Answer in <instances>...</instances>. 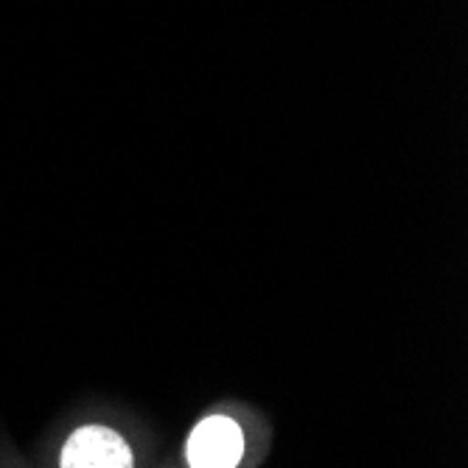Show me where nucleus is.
I'll return each mask as SVG.
<instances>
[{
    "instance_id": "f257e3e1",
    "label": "nucleus",
    "mask_w": 468,
    "mask_h": 468,
    "mask_svg": "<svg viewBox=\"0 0 468 468\" xmlns=\"http://www.w3.org/2000/svg\"><path fill=\"white\" fill-rule=\"evenodd\" d=\"M133 449L115 430L79 427L62 443L59 468H133Z\"/></svg>"
},
{
    "instance_id": "f03ea898",
    "label": "nucleus",
    "mask_w": 468,
    "mask_h": 468,
    "mask_svg": "<svg viewBox=\"0 0 468 468\" xmlns=\"http://www.w3.org/2000/svg\"><path fill=\"white\" fill-rule=\"evenodd\" d=\"M241 452L244 435L239 423L228 415H210L194 427L186 446V460L191 468H236Z\"/></svg>"
}]
</instances>
